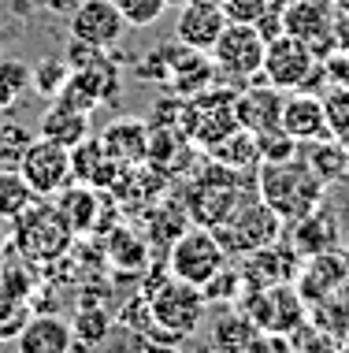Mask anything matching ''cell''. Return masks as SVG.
<instances>
[{
	"label": "cell",
	"instance_id": "5bb4252c",
	"mask_svg": "<svg viewBox=\"0 0 349 353\" xmlns=\"http://www.w3.org/2000/svg\"><path fill=\"white\" fill-rule=\"evenodd\" d=\"M282 12V34L305 41L313 52L331 49V0H294V4L279 8Z\"/></svg>",
	"mask_w": 349,
	"mask_h": 353
},
{
	"label": "cell",
	"instance_id": "7402d4cb",
	"mask_svg": "<svg viewBox=\"0 0 349 353\" xmlns=\"http://www.w3.org/2000/svg\"><path fill=\"white\" fill-rule=\"evenodd\" d=\"M101 145L108 149L112 160H119L123 168H141L149 152V123L145 119H116L101 130Z\"/></svg>",
	"mask_w": 349,
	"mask_h": 353
},
{
	"label": "cell",
	"instance_id": "7bdbcfd3",
	"mask_svg": "<svg viewBox=\"0 0 349 353\" xmlns=\"http://www.w3.org/2000/svg\"><path fill=\"white\" fill-rule=\"evenodd\" d=\"M319 68H324V74L331 82H338V85H349V56L346 52H338V49H331L319 60Z\"/></svg>",
	"mask_w": 349,
	"mask_h": 353
},
{
	"label": "cell",
	"instance_id": "ac0fdd59",
	"mask_svg": "<svg viewBox=\"0 0 349 353\" xmlns=\"http://www.w3.org/2000/svg\"><path fill=\"white\" fill-rule=\"evenodd\" d=\"M301 256L294 250H279L268 245V250H257V253H245L242 256V286L245 290H260V286H275V283H294V275L301 268Z\"/></svg>",
	"mask_w": 349,
	"mask_h": 353
},
{
	"label": "cell",
	"instance_id": "ffe728a7",
	"mask_svg": "<svg viewBox=\"0 0 349 353\" xmlns=\"http://www.w3.org/2000/svg\"><path fill=\"white\" fill-rule=\"evenodd\" d=\"M197 145L178 127H149V152L145 164L156 168L160 175H178L193 164Z\"/></svg>",
	"mask_w": 349,
	"mask_h": 353
},
{
	"label": "cell",
	"instance_id": "cb8c5ba5",
	"mask_svg": "<svg viewBox=\"0 0 349 353\" xmlns=\"http://www.w3.org/2000/svg\"><path fill=\"white\" fill-rule=\"evenodd\" d=\"M290 250H294L301 261L305 256H316V253H331L338 250V227H335V216L327 212H316L290 223Z\"/></svg>",
	"mask_w": 349,
	"mask_h": 353
},
{
	"label": "cell",
	"instance_id": "3957f363",
	"mask_svg": "<svg viewBox=\"0 0 349 353\" xmlns=\"http://www.w3.org/2000/svg\"><path fill=\"white\" fill-rule=\"evenodd\" d=\"M15 245H19V256H26L30 264H52V261H63L74 245V234L71 223L60 216L49 197H37V201L19 212L15 219Z\"/></svg>",
	"mask_w": 349,
	"mask_h": 353
},
{
	"label": "cell",
	"instance_id": "8fae6325",
	"mask_svg": "<svg viewBox=\"0 0 349 353\" xmlns=\"http://www.w3.org/2000/svg\"><path fill=\"white\" fill-rule=\"evenodd\" d=\"M67 26H71V37L93 45V49H105V52L112 45H119L123 30H127L116 0H82L67 15Z\"/></svg>",
	"mask_w": 349,
	"mask_h": 353
},
{
	"label": "cell",
	"instance_id": "ba28073f",
	"mask_svg": "<svg viewBox=\"0 0 349 353\" xmlns=\"http://www.w3.org/2000/svg\"><path fill=\"white\" fill-rule=\"evenodd\" d=\"M264 49H268V41H264V34L257 26L227 23L209 56L215 63V74H227L231 82H249L264 68Z\"/></svg>",
	"mask_w": 349,
	"mask_h": 353
},
{
	"label": "cell",
	"instance_id": "7dc6e473",
	"mask_svg": "<svg viewBox=\"0 0 349 353\" xmlns=\"http://www.w3.org/2000/svg\"><path fill=\"white\" fill-rule=\"evenodd\" d=\"M145 353H182V350L171 346V342H156V346H145Z\"/></svg>",
	"mask_w": 349,
	"mask_h": 353
},
{
	"label": "cell",
	"instance_id": "484cf974",
	"mask_svg": "<svg viewBox=\"0 0 349 353\" xmlns=\"http://www.w3.org/2000/svg\"><path fill=\"white\" fill-rule=\"evenodd\" d=\"M145 223H149L145 227V234H149L145 242L156 245V250H171L178 238L193 227V219H190L182 201H156L153 208H149Z\"/></svg>",
	"mask_w": 349,
	"mask_h": 353
},
{
	"label": "cell",
	"instance_id": "4dcf8cb0",
	"mask_svg": "<svg viewBox=\"0 0 349 353\" xmlns=\"http://www.w3.org/2000/svg\"><path fill=\"white\" fill-rule=\"evenodd\" d=\"M34 201H37V194L23 179V171L19 168H0V219H15Z\"/></svg>",
	"mask_w": 349,
	"mask_h": 353
},
{
	"label": "cell",
	"instance_id": "9a60e30c",
	"mask_svg": "<svg viewBox=\"0 0 349 353\" xmlns=\"http://www.w3.org/2000/svg\"><path fill=\"white\" fill-rule=\"evenodd\" d=\"M279 127L286 130L297 145H316V141H327L335 138L331 127H327V116H324V101L308 90H294L286 93L282 101V119Z\"/></svg>",
	"mask_w": 349,
	"mask_h": 353
},
{
	"label": "cell",
	"instance_id": "603a6c76",
	"mask_svg": "<svg viewBox=\"0 0 349 353\" xmlns=\"http://www.w3.org/2000/svg\"><path fill=\"white\" fill-rule=\"evenodd\" d=\"M171 90L175 97H193V93H204L209 85H215V63L209 52H193L186 45H175V56H171Z\"/></svg>",
	"mask_w": 349,
	"mask_h": 353
},
{
	"label": "cell",
	"instance_id": "2e32d148",
	"mask_svg": "<svg viewBox=\"0 0 349 353\" xmlns=\"http://www.w3.org/2000/svg\"><path fill=\"white\" fill-rule=\"evenodd\" d=\"M282 101H286V93L275 90L271 82L245 85L242 93H234V116H238V127L249 130V134H260V130L279 127Z\"/></svg>",
	"mask_w": 349,
	"mask_h": 353
},
{
	"label": "cell",
	"instance_id": "4fadbf2b",
	"mask_svg": "<svg viewBox=\"0 0 349 353\" xmlns=\"http://www.w3.org/2000/svg\"><path fill=\"white\" fill-rule=\"evenodd\" d=\"M349 275V264L342 250H331V253H316V256H305L301 261V268L294 275V286L301 294V301L313 309V305L335 298V290L342 286V279Z\"/></svg>",
	"mask_w": 349,
	"mask_h": 353
},
{
	"label": "cell",
	"instance_id": "8992f818",
	"mask_svg": "<svg viewBox=\"0 0 349 353\" xmlns=\"http://www.w3.org/2000/svg\"><path fill=\"white\" fill-rule=\"evenodd\" d=\"M231 256L223 253L220 238L212 234V227H190L178 242L167 250V275H175V279L190 283V286H209L215 275L227 268Z\"/></svg>",
	"mask_w": 349,
	"mask_h": 353
},
{
	"label": "cell",
	"instance_id": "1f68e13d",
	"mask_svg": "<svg viewBox=\"0 0 349 353\" xmlns=\"http://www.w3.org/2000/svg\"><path fill=\"white\" fill-rule=\"evenodd\" d=\"M112 312L105 309V305H82L78 312H74V320H71V331H74V342H82V346H97V342H105L108 339V331H112Z\"/></svg>",
	"mask_w": 349,
	"mask_h": 353
},
{
	"label": "cell",
	"instance_id": "8d00e7d4",
	"mask_svg": "<svg viewBox=\"0 0 349 353\" xmlns=\"http://www.w3.org/2000/svg\"><path fill=\"white\" fill-rule=\"evenodd\" d=\"M0 290H8L19 301H30V294L37 290V283H34V272H30V261H26V256L0 264Z\"/></svg>",
	"mask_w": 349,
	"mask_h": 353
},
{
	"label": "cell",
	"instance_id": "52a82bcc",
	"mask_svg": "<svg viewBox=\"0 0 349 353\" xmlns=\"http://www.w3.org/2000/svg\"><path fill=\"white\" fill-rule=\"evenodd\" d=\"M238 309L253 320L257 331H271V335H290L297 323L308 320V305L301 301L294 283H275V286H260V290H245Z\"/></svg>",
	"mask_w": 349,
	"mask_h": 353
},
{
	"label": "cell",
	"instance_id": "d4e9b609",
	"mask_svg": "<svg viewBox=\"0 0 349 353\" xmlns=\"http://www.w3.org/2000/svg\"><path fill=\"white\" fill-rule=\"evenodd\" d=\"M37 134H41L45 141L63 145V149H74L82 138L93 134V127H89V116H86V112H74V108H67V104L52 101L49 108H45L41 123H37Z\"/></svg>",
	"mask_w": 349,
	"mask_h": 353
},
{
	"label": "cell",
	"instance_id": "7c38bea8",
	"mask_svg": "<svg viewBox=\"0 0 349 353\" xmlns=\"http://www.w3.org/2000/svg\"><path fill=\"white\" fill-rule=\"evenodd\" d=\"M223 26H227V15L215 0H186L175 19V41L193 52H212Z\"/></svg>",
	"mask_w": 349,
	"mask_h": 353
},
{
	"label": "cell",
	"instance_id": "f907efd6",
	"mask_svg": "<svg viewBox=\"0 0 349 353\" xmlns=\"http://www.w3.org/2000/svg\"><path fill=\"white\" fill-rule=\"evenodd\" d=\"M271 4H275V8H286V4H294V0H271Z\"/></svg>",
	"mask_w": 349,
	"mask_h": 353
},
{
	"label": "cell",
	"instance_id": "c3c4849f",
	"mask_svg": "<svg viewBox=\"0 0 349 353\" xmlns=\"http://www.w3.org/2000/svg\"><path fill=\"white\" fill-rule=\"evenodd\" d=\"M331 8L335 12H349V0H331Z\"/></svg>",
	"mask_w": 349,
	"mask_h": 353
},
{
	"label": "cell",
	"instance_id": "5b68a950",
	"mask_svg": "<svg viewBox=\"0 0 349 353\" xmlns=\"http://www.w3.org/2000/svg\"><path fill=\"white\" fill-rule=\"evenodd\" d=\"M178 130L193 141L197 149H209L215 141H223L231 130H238V116H234V93L209 85L204 93L182 101L178 112Z\"/></svg>",
	"mask_w": 349,
	"mask_h": 353
},
{
	"label": "cell",
	"instance_id": "e0dca14e",
	"mask_svg": "<svg viewBox=\"0 0 349 353\" xmlns=\"http://www.w3.org/2000/svg\"><path fill=\"white\" fill-rule=\"evenodd\" d=\"M101 194H105V190H93V186L71 179V183L52 197V205L60 208V216L71 223L74 234H89V231L105 234L108 223H105V216H101V208H105V197Z\"/></svg>",
	"mask_w": 349,
	"mask_h": 353
},
{
	"label": "cell",
	"instance_id": "d6986e66",
	"mask_svg": "<svg viewBox=\"0 0 349 353\" xmlns=\"http://www.w3.org/2000/svg\"><path fill=\"white\" fill-rule=\"evenodd\" d=\"M123 168L119 160H112L108 157V149L101 145V138L97 134H89V138H82L78 145L71 149V175H74V183H86L93 190H108L119 183V175H123Z\"/></svg>",
	"mask_w": 349,
	"mask_h": 353
},
{
	"label": "cell",
	"instance_id": "836d02e7",
	"mask_svg": "<svg viewBox=\"0 0 349 353\" xmlns=\"http://www.w3.org/2000/svg\"><path fill=\"white\" fill-rule=\"evenodd\" d=\"M286 339H290V353H342V342L313 320L297 323Z\"/></svg>",
	"mask_w": 349,
	"mask_h": 353
},
{
	"label": "cell",
	"instance_id": "f546056e",
	"mask_svg": "<svg viewBox=\"0 0 349 353\" xmlns=\"http://www.w3.org/2000/svg\"><path fill=\"white\" fill-rule=\"evenodd\" d=\"M305 149H308V152H305L308 168H313L327 186L342 183V179L349 175V152H346L342 145H338V138L316 141V145H305Z\"/></svg>",
	"mask_w": 349,
	"mask_h": 353
},
{
	"label": "cell",
	"instance_id": "d6a6232c",
	"mask_svg": "<svg viewBox=\"0 0 349 353\" xmlns=\"http://www.w3.org/2000/svg\"><path fill=\"white\" fill-rule=\"evenodd\" d=\"M67 79H71V63L63 60V56H49V60H41L30 68V90L45 101L60 97V90L67 85Z\"/></svg>",
	"mask_w": 349,
	"mask_h": 353
},
{
	"label": "cell",
	"instance_id": "4316f807",
	"mask_svg": "<svg viewBox=\"0 0 349 353\" xmlns=\"http://www.w3.org/2000/svg\"><path fill=\"white\" fill-rule=\"evenodd\" d=\"M105 250H108V264L123 275L145 272V264H149V242L134 231V227H116V231L108 234Z\"/></svg>",
	"mask_w": 349,
	"mask_h": 353
},
{
	"label": "cell",
	"instance_id": "83f0119b",
	"mask_svg": "<svg viewBox=\"0 0 349 353\" xmlns=\"http://www.w3.org/2000/svg\"><path fill=\"white\" fill-rule=\"evenodd\" d=\"M204 157L215 160V164L223 168H234V171H257L260 168V157H257V138L249 134V130H231L223 141H215V145L204 149Z\"/></svg>",
	"mask_w": 349,
	"mask_h": 353
},
{
	"label": "cell",
	"instance_id": "bcb514c9",
	"mask_svg": "<svg viewBox=\"0 0 349 353\" xmlns=\"http://www.w3.org/2000/svg\"><path fill=\"white\" fill-rule=\"evenodd\" d=\"M335 301H338V309H342L346 316H349V275L342 279V286H338V290H335Z\"/></svg>",
	"mask_w": 349,
	"mask_h": 353
},
{
	"label": "cell",
	"instance_id": "db71d44e",
	"mask_svg": "<svg viewBox=\"0 0 349 353\" xmlns=\"http://www.w3.org/2000/svg\"><path fill=\"white\" fill-rule=\"evenodd\" d=\"M342 256H346V264H349V250H342Z\"/></svg>",
	"mask_w": 349,
	"mask_h": 353
},
{
	"label": "cell",
	"instance_id": "277c9868",
	"mask_svg": "<svg viewBox=\"0 0 349 353\" xmlns=\"http://www.w3.org/2000/svg\"><path fill=\"white\" fill-rule=\"evenodd\" d=\"M282 231H286V223H282V219L260 201V194L242 197V201L212 227V234L220 238L223 253L238 256V261H242L245 253H257V250L275 245L279 238H282Z\"/></svg>",
	"mask_w": 349,
	"mask_h": 353
},
{
	"label": "cell",
	"instance_id": "11a10c76",
	"mask_svg": "<svg viewBox=\"0 0 349 353\" xmlns=\"http://www.w3.org/2000/svg\"><path fill=\"white\" fill-rule=\"evenodd\" d=\"M215 4H220V0H215Z\"/></svg>",
	"mask_w": 349,
	"mask_h": 353
},
{
	"label": "cell",
	"instance_id": "f6af8a7d",
	"mask_svg": "<svg viewBox=\"0 0 349 353\" xmlns=\"http://www.w3.org/2000/svg\"><path fill=\"white\" fill-rule=\"evenodd\" d=\"M78 4H82V0H45V8H49V12H56V15H71Z\"/></svg>",
	"mask_w": 349,
	"mask_h": 353
},
{
	"label": "cell",
	"instance_id": "44dd1931",
	"mask_svg": "<svg viewBox=\"0 0 349 353\" xmlns=\"http://www.w3.org/2000/svg\"><path fill=\"white\" fill-rule=\"evenodd\" d=\"M74 346V331H71V320L63 316H30L23 323V331L15 335V350L19 353H71Z\"/></svg>",
	"mask_w": 349,
	"mask_h": 353
},
{
	"label": "cell",
	"instance_id": "f1b7e54d",
	"mask_svg": "<svg viewBox=\"0 0 349 353\" xmlns=\"http://www.w3.org/2000/svg\"><path fill=\"white\" fill-rule=\"evenodd\" d=\"M253 335H257L253 320L234 305V309H223L212 323V350L215 353H242L253 342Z\"/></svg>",
	"mask_w": 349,
	"mask_h": 353
},
{
	"label": "cell",
	"instance_id": "74e56055",
	"mask_svg": "<svg viewBox=\"0 0 349 353\" xmlns=\"http://www.w3.org/2000/svg\"><path fill=\"white\" fill-rule=\"evenodd\" d=\"M319 101H324V116H327V127H331V134H346L349 130V85H338L331 82L327 85V93H319Z\"/></svg>",
	"mask_w": 349,
	"mask_h": 353
},
{
	"label": "cell",
	"instance_id": "30bf717a",
	"mask_svg": "<svg viewBox=\"0 0 349 353\" xmlns=\"http://www.w3.org/2000/svg\"><path fill=\"white\" fill-rule=\"evenodd\" d=\"M19 171H23V179L30 183V190L37 197H56L74 179L71 175V149L37 138V141H30V145L23 149Z\"/></svg>",
	"mask_w": 349,
	"mask_h": 353
},
{
	"label": "cell",
	"instance_id": "9c48e42d",
	"mask_svg": "<svg viewBox=\"0 0 349 353\" xmlns=\"http://www.w3.org/2000/svg\"><path fill=\"white\" fill-rule=\"evenodd\" d=\"M316 63H319L316 52L308 49L305 41H297V37H290V34H279V37H271L268 49H264L260 79L271 82L282 93H294L308 82V74L316 71Z\"/></svg>",
	"mask_w": 349,
	"mask_h": 353
},
{
	"label": "cell",
	"instance_id": "f35d334b",
	"mask_svg": "<svg viewBox=\"0 0 349 353\" xmlns=\"http://www.w3.org/2000/svg\"><path fill=\"white\" fill-rule=\"evenodd\" d=\"M116 8H119V15H123V23L127 26H153L164 19L167 12V0H116Z\"/></svg>",
	"mask_w": 349,
	"mask_h": 353
},
{
	"label": "cell",
	"instance_id": "f5cc1de1",
	"mask_svg": "<svg viewBox=\"0 0 349 353\" xmlns=\"http://www.w3.org/2000/svg\"><path fill=\"white\" fill-rule=\"evenodd\" d=\"M342 353H349V335L342 339Z\"/></svg>",
	"mask_w": 349,
	"mask_h": 353
},
{
	"label": "cell",
	"instance_id": "d590c367",
	"mask_svg": "<svg viewBox=\"0 0 349 353\" xmlns=\"http://www.w3.org/2000/svg\"><path fill=\"white\" fill-rule=\"evenodd\" d=\"M257 138V157H260V164H282V160H290V157H297L301 145L294 138L286 134L282 127H271V130H260V134H253Z\"/></svg>",
	"mask_w": 349,
	"mask_h": 353
},
{
	"label": "cell",
	"instance_id": "7a4b0ae2",
	"mask_svg": "<svg viewBox=\"0 0 349 353\" xmlns=\"http://www.w3.org/2000/svg\"><path fill=\"white\" fill-rule=\"evenodd\" d=\"M149 316H153V339L149 342H186L204 316V294L182 279H156L149 286Z\"/></svg>",
	"mask_w": 349,
	"mask_h": 353
},
{
	"label": "cell",
	"instance_id": "ab89813d",
	"mask_svg": "<svg viewBox=\"0 0 349 353\" xmlns=\"http://www.w3.org/2000/svg\"><path fill=\"white\" fill-rule=\"evenodd\" d=\"M26 320H30L26 301H19L8 290H0V342H15V335L23 331Z\"/></svg>",
	"mask_w": 349,
	"mask_h": 353
},
{
	"label": "cell",
	"instance_id": "60d3db41",
	"mask_svg": "<svg viewBox=\"0 0 349 353\" xmlns=\"http://www.w3.org/2000/svg\"><path fill=\"white\" fill-rule=\"evenodd\" d=\"M227 23H245V26H257L264 15H268L271 0H220Z\"/></svg>",
	"mask_w": 349,
	"mask_h": 353
},
{
	"label": "cell",
	"instance_id": "681fc988",
	"mask_svg": "<svg viewBox=\"0 0 349 353\" xmlns=\"http://www.w3.org/2000/svg\"><path fill=\"white\" fill-rule=\"evenodd\" d=\"M338 145H342V149L349 152V130H346V134H338Z\"/></svg>",
	"mask_w": 349,
	"mask_h": 353
},
{
	"label": "cell",
	"instance_id": "ee69618b",
	"mask_svg": "<svg viewBox=\"0 0 349 353\" xmlns=\"http://www.w3.org/2000/svg\"><path fill=\"white\" fill-rule=\"evenodd\" d=\"M331 49L349 56V12H335L331 15Z\"/></svg>",
	"mask_w": 349,
	"mask_h": 353
},
{
	"label": "cell",
	"instance_id": "e575fe53",
	"mask_svg": "<svg viewBox=\"0 0 349 353\" xmlns=\"http://www.w3.org/2000/svg\"><path fill=\"white\" fill-rule=\"evenodd\" d=\"M30 90V68L23 60L12 56H0V112H8L12 104H19V97Z\"/></svg>",
	"mask_w": 349,
	"mask_h": 353
},
{
	"label": "cell",
	"instance_id": "b9f144b4",
	"mask_svg": "<svg viewBox=\"0 0 349 353\" xmlns=\"http://www.w3.org/2000/svg\"><path fill=\"white\" fill-rule=\"evenodd\" d=\"M242 353H290V339L286 335H271V331H257L253 342Z\"/></svg>",
	"mask_w": 349,
	"mask_h": 353
},
{
	"label": "cell",
	"instance_id": "816d5d0a",
	"mask_svg": "<svg viewBox=\"0 0 349 353\" xmlns=\"http://www.w3.org/2000/svg\"><path fill=\"white\" fill-rule=\"evenodd\" d=\"M167 4H171V8H182V4H186V0H167Z\"/></svg>",
	"mask_w": 349,
	"mask_h": 353
},
{
	"label": "cell",
	"instance_id": "6da1fadb",
	"mask_svg": "<svg viewBox=\"0 0 349 353\" xmlns=\"http://www.w3.org/2000/svg\"><path fill=\"white\" fill-rule=\"evenodd\" d=\"M257 194H260V201L290 227V223H297V219L313 216L316 208L324 205L327 183L297 152V157L282 160V164H260L257 168Z\"/></svg>",
	"mask_w": 349,
	"mask_h": 353
}]
</instances>
